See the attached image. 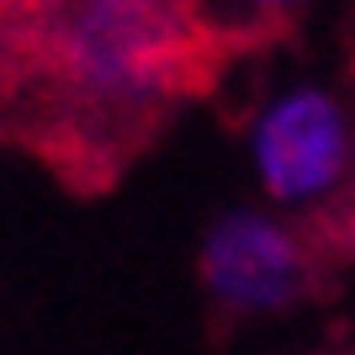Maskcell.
<instances>
[{
	"label": "cell",
	"instance_id": "3",
	"mask_svg": "<svg viewBox=\"0 0 355 355\" xmlns=\"http://www.w3.org/2000/svg\"><path fill=\"white\" fill-rule=\"evenodd\" d=\"M324 282V250L276 212H223L202 239V286L218 313H286Z\"/></svg>",
	"mask_w": 355,
	"mask_h": 355
},
{
	"label": "cell",
	"instance_id": "4",
	"mask_svg": "<svg viewBox=\"0 0 355 355\" xmlns=\"http://www.w3.org/2000/svg\"><path fill=\"white\" fill-rule=\"evenodd\" d=\"M318 0H186V27L207 69H228L234 59L276 43L313 11Z\"/></svg>",
	"mask_w": 355,
	"mask_h": 355
},
{
	"label": "cell",
	"instance_id": "2",
	"mask_svg": "<svg viewBox=\"0 0 355 355\" xmlns=\"http://www.w3.org/2000/svg\"><path fill=\"white\" fill-rule=\"evenodd\" d=\"M250 164L276 218L329 250L355 196V122L340 90L286 85L250 117Z\"/></svg>",
	"mask_w": 355,
	"mask_h": 355
},
{
	"label": "cell",
	"instance_id": "1",
	"mask_svg": "<svg viewBox=\"0 0 355 355\" xmlns=\"http://www.w3.org/2000/svg\"><path fill=\"white\" fill-rule=\"evenodd\" d=\"M218 74L186 0H0V148L106 191Z\"/></svg>",
	"mask_w": 355,
	"mask_h": 355
}]
</instances>
